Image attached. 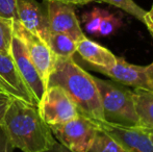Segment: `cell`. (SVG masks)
I'll list each match as a JSON object with an SVG mask.
<instances>
[{"label": "cell", "mask_w": 153, "mask_h": 152, "mask_svg": "<svg viewBox=\"0 0 153 152\" xmlns=\"http://www.w3.org/2000/svg\"><path fill=\"white\" fill-rule=\"evenodd\" d=\"M51 33H65L77 43L85 37L75 14L74 5L59 1H46Z\"/></svg>", "instance_id": "9"}, {"label": "cell", "mask_w": 153, "mask_h": 152, "mask_svg": "<svg viewBox=\"0 0 153 152\" xmlns=\"http://www.w3.org/2000/svg\"><path fill=\"white\" fill-rule=\"evenodd\" d=\"M46 1H59L62 2V3L72 4V5H83V4H88L94 1V0H46Z\"/></svg>", "instance_id": "27"}, {"label": "cell", "mask_w": 153, "mask_h": 152, "mask_svg": "<svg viewBox=\"0 0 153 152\" xmlns=\"http://www.w3.org/2000/svg\"><path fill=\"white\" fill-rule=\"evenodd\" d=\"M96 71L126 87L153 91V62L147 66H137L127 63L122 57H117V62L111 68Z\"/></svg>", "instance_id": "7"}, {"label": "cell", "mask_w": 153, "mask_h": 152, "mask_svg": "<svg viewBox=\"0 0 153 152\" xmlns=\"http://www.w3.org/2000/svg\"><path fill=\"white\" fill-rule=\"evenodd\" d=\"M43 152H72V151H70L68 148H66L64 145L55 140L54 143L51 145V147H49L48 149H46V150Z\"/></svg>", "instance_id": "26"}, {"label": "cell", "mask_w": 153, "mask_h": 152, "mask_svg": "<svg viewBox=\"0 0 153 152\" xmlns=\"http://www.w3.org/2000/svg\"><path fill=\"white\" fill-rule=\"evenodd\" d=\"M1 127L14 149L18 148L23 152H43L55 141L38 106L19 98H13Z\"/></svg>", "instance_id": "1"}, {"label": "cell", "mask_w": 153, "mask_h": 152, "mask_svg": "<svg viewBox=\"0 0 153 152\" xmlns=\"http://www.w3.org/2000/svg\"><path fill=\"white\" fill-rule=\"evenodd\" d=\"M10 54L14 59L21 77L28 87L39 106L46 93V87L36 66L29 57L25 45L16 35H13L10 43Z\"/></svg>", "instance_id": "8"}, {"label": "cell", "mask_w": 153, "mask_h": 152, "mask_svg": "<svg viewBox=\"0 0 153 152\" xmlns=\"http://www.w3.org/2000/svg\"><path fill=\"white\" fill-rule=\"evenodd\" d=\"M150 136V134H149ZM150 138H151V141H152V143H153V136H150Z\"/></svg>", "instance_id": "29"}, {"label": "cell", "mask_w": 153, "mask_h": 152, "mask_svg": "<svg viewBox=\"0 0 153 152\" xmlns=\"http://www.w3.org/2000/svg\"><path fill=\"white\" fill-rule=\"evenodd\" d=\"M137 114L139 116L140 126L153 128V91L134 89L132 91Z\"/></svg>", "instance_id": "14"}, {"label": "cell", "mask_w": 153, "mask_h": 152, "mask_svg": "<svg viewBox=\"0 0 153 152\" xmlns=\"http://www.w3.org/2000/svg\"><path fill=\"white\" fill-rule=\"evenodd\" d=\"M122 25V20L120 17L115 14H111L109 12L105 10L102 19H101L100 25L97 36L98 37H108L118 30Z\"/></svg>", "instance_id": "18"}, {"label": "cell", "mask_w": 153, "mask_h": 152, "mask_svg": "<svg viewBox=\"0 0 153 152\" xmlns=\"http://www.w3.org/2000/svg\"><path fill=\"white\" fill-rule=\"evenodd\" d=\"M16 12L19 22L48 44L51 31L46 7L36 0H16Z\"/></svg>", "instance_id": "11"}, {"label": "cell", "mask_w": 153, "mask_h": 152, "mask_svg": "<svg viewBox=\"0 0 153 152\" xmlns=\"http://www.w3.org/2000/svg\"><path fill=\"white\" fill-rule=\"evenodd\" d=\"M140 129H142L143 131L147 132L148 134H150V136H153V128H145V127H141V126H139Z\"/></svg>", "instance_id": "28"}, {"label": "cell", "mask_w": 153, "mask_h": 152, "mask_svg": "<svg viewBox=\"0 0 153 152\" xmlns=\"http://www.w3.org/2000/svg\"><path fill=\"white\" fill-rule=\"evenodd\" d=\"M38 110L49 126L64 124L80 115L68 94L57 85L47 87Z\"/></svg>", "instance_id": "6"}, {"label": "cell", "mask_w": 153, "mask_h": 152, "mask_svg": "<svg viewBox=\"0 0 153 152\" xmlns=\"http://www.w3.org/2000/svg\"><path fill=\"white\" fill-rule=\"evenodd\" d=\"M144 24L146 25L149 33H151L153 37V4L151 8L148 12H146L145 16H144Z\"/></svg>", "instance_id": "25"}, {"label": "cell", "mask_w": 153, "mask_h": 152, "mask_svg": "<svg viewBox=\"0 0 153 152\" xmlns=\"http://www.w3.org/2000/svg\"><path fill=\"white\" fill-rule=\"evenodd\" d=\"M49 127L55 140L72 152H89L98 130L96 122L82 115Z\"/></svg>", "instance_id": "4"}, {"label": "cell", "mask_w": 153, "mask_h": 152, "mask_svg": "<svg viewBox=\"0 0 153 152\" xmlns=\"http://www.w3.org/2000/svg\"><path fill=\"white\" fill-rule=\"evenodd\" d=\"M0 76L8 83L12 87H14L22 97V100L29 104L38 106L36 99L29 91L28 87L22 79L18 71L16 64L14 62L10 52H0Z\"/></svg>", "instance_id": "13"}, {"label": "cell", "mask_w": 153, "mask_h": 152, "mask_svg": "<svg viewBox=\"0 0 153 152\" xmlns=\"http://www.w3.org/2000/svg\"><path fill=\"white\" fill-rule=\"evenodd\" d=\"M13 98H16V97H13V96L0 92V126H1L3 118L5 116V113L7 110L8 106H10V102H12Z\"/></svg>", "instance_id": "22"}, {"label": "cell", "mask_w": 153, "mask_h": 152, "mask_svg": "<svg viewBox=\"0 0 153 152\" xmlns=\"http://www.w3.org/2000/svg\"><path fill=\"white\" fill-rule=\"evenodd\" d=\"M13 35V20L0 17V52H10Z\"/></svg>", "instance_id": "20"}, {"label": "cell", "mask_w": 153, "mask_h": 152, "mask_svg": "<svg viewBox=\"0 0 153 152\" xmlns=\"http://www.w3.org/2000/svg\"><path fill=\"white\" fill-rule=\"evenodd\" d=\"M0 92L2 93H5L7 95H10L13 97H16V98H19V99L22 100V97L21 95L19 94V92H17L14 87H12L1 76H0Z\"/></svg>", "instance_id": "24"}, {"label": "cell", "mask_w": 153, "mask_h": 152, "mask_svg": "<svg viewBox=\"0 0 153 152\" xmlns=\"http://www.w3.org/2000/svg\"><path fill=\"white\" fill-rule=\"evenodd\" d=\"M61 87L76 105L79 114L95 122H103L104 116L94 76L83 70L73 57L56 59L48 87Z\"/></svg>", "instance_id": "2"}, {"label": "cell", "mask_w": 153, "mask_h": 152, "mask_svg": "<svg viewBox=\"0 0 153 152\" xmlns=\"http://www.w3.org/2000/svg\"><path fill=\"white\" fill-rule=\"evenodd\" d=\"M89 152H128L103 130H97L96 136Z\"/></svg>", "instance_id": "16"}, {"label": "cell", "mask_w": 153, "mask_h": 152, "mask_svg": "<svg viewBox=\"0 0 153 152\" xmlns=\"http://www.w3.org/2000/svg\"><path fill=\"white\" fill-rule=\"evenodd\" d=\"M48 45L56 59H70L76 53L77 42L65 33H51Z\"/></svg>", "instance_id": "15"}, {"label": "cell", "mask_w": 153, "mask_h": 152, "mask_svg": "<svg viewBox=\"0 0 153 152\" xmlns=\"http://www.w3.org/2000/svg\"><path fill=\"white\" fill-rule=\"evenodd\" d=\"M97 2H103V3H108L114 5L118 8H121L122 10L126 12L127 14L133 16L135 19L144 23V16L146 14V10L137 5L133 0H94Z\"/></svg>", "instance_id": "17"}, {"label": "cell", "mask_w": 153, "mask_h": 152, "mask_svg": "<svg viewBox=\"0 0 153 152\" xmlns=\"http://www.w3.org/2000/svg\"><path fill=\"white\" fill-rule=\"evenodd\" d=\"M98 87L104 121L127 127L140 126L132 91L114 80L94 77Z\"/></svg>", "instance_id": "3"}, {"label": "cell", "mask_w": 153, "mask_h": 152, "mask_svg": "<svg viewBox=\"0 0 153 152\" xmlns=\"http://www.w3.org/2000/svg\"><path fill=\"white\" fill-rule=\"evenodd\" d=\"M13 33L25 45L29 57L40 73L47 90L49 77L54 69L56 61L49 45L39 36L27 30L18 20H13Z\"/></svg>", "instance_id": "5"}, {"label": "cell", "mask_w": 153, "mask_h": 152, "mask_svg": "<svg viewBox=\"0 0 153 152\" xmlns=\"http://www.w3.org/2000/svg\"><path fill=\"white\" fill-rule=\"evenodd\" d=\"M0 152H14V147L10 143L1 126H0Z\"/></svg>", "instance_id": "23"}, {"label": "cell", "mask_w": 153, "mask_h": 152, "mask_svg": "<svg viewBox=\"0 0 153 152\" xmlns=\"http://www.w3.org/2000/svg\"><path fill=\"white\" fill-rule=\"evenodd\" d=\"M99 129L117 141L128 152H153V143L147 132L140 127H127L108 122H96Z\"/></svg>", "instance_id": "10"}, {"label": "cell", "mask_w": 153, "mask_h": 152, "mask_svg": "<svg viewBox=\"0 0 153 152\" xmlns=\"http://www.w3.org/2000/svg\"><path fill=\"white\" fill-rule=\"evenodd\" d=\"M105 13V10H101V8L95 7L90 12H87L82 15V22L85 24V28L87 33H91V35L97 36L99 29V25H100L101 19H102L103 15Z\"/></svg>", "instance_id": "19"}, {"label": "cell", "mask_w": 153, "mask_h": 152, "mask_svg": "<svg viewBox=\"0 0 153 152\" xmlns=\"http://www.w3.org/2000/svg\"><path fill=\"white\" fill-rule=\"evenodd\" d=\"M0 17L18 20L16 12V0H0Z\"/></svg>", "instance_id": "21"}, {"label": "cell", "mask_w": 153, "mask_h": 152, "mask_svg": "<svg viewBox=\"0 0 153 152\" xmlns=\"http://www.w3.org/2000/svg\"><path fill=\"white\" fill-rule=\"evenodd\" d=\"M76 53H78L81 59L87 62L95 71L98 69L111 68L116 64L118 57L107 48L87 37L77 43Z\"/></svg>", "instance_id": "12"}]
</instances>
